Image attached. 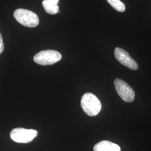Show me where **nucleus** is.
<instances>
[{
    "instance_id": "5",
    "label": "nucleus",
    "mask_w": 151,
    "mask_h": 151,
    "mask_svg": "<svg viewBox=\"0 0 151 151\" xmlns=\"http://www.w3.org/2000/svg\"><path fill=\"white\" fill-rule=\"evenodd\" d=\"M114 85L118 95L123 101L131 103L134 100L135 92L127 83L119 78H116L114 81Z\"/></svg>"
},
{
    "instance_id": "9",
    "label": "nucleus",
    "mask_w": 151,
    "mask_h": 151,
    "mask_svg": "<svg viewBox=\"0 0 151 151\" xmlns=\"http://www.w3.org/2000/svg\"><path fill=\"white\" fill-rule=\"evenodd\" d=\"M107 1L115 10L122 12L125 10V6L120 0H107Z\"/></svg>"
},
{
    "instance_id": "6",
    "label": "nucleus",
    "mask_w": 151,
    "mask_h": 151,
    "mask_svg": "<svg viewBox=\"0 0 151 151\" xmlns=\"http://www.w3.org/2000/svg\"><path fill=\"white\" fill-rule=\"evenodd\" d=\"M114 55L115 58L119 62L132 70H137L138 65L134 60H133L129 53L124 49L116 47L115 49Z\"/></svg>"
},
{
    "instance_id": "1",
    "label": "nucleus",
    "mask_w": 151,
    "mask_h": 151,
    "mask_svg": "<svg viewBox=\"0 0 151 151\" xmlns=\"http://www.w3.org/2000/svg\"><path fill=\"white\" fill-rule=\"evenodd\" d=\"M81 106L84 112L90 116H96L102 107L99 99L91 93H86L82 96Z\"/></svg>"
},
{
    "instance_id": "11",
    "label": "nucleus",
    "mask_w": 151,
    "mask_h": 151,
    "mask_svg": "<svg viewBox=\"0 0 151 151\" xmlns=\"http://www.w3.org/2000/svg\"><path fill=\"white\" fill-rule=\"evenodd\" d=\"M47 1H49V2H52V3L55 4H58V2H59V1H60V0H47Z\"/></svg>"
},
{
    "instance_id": "3",
    "label": "nucleus",
    "mask_w": 151,
    "mask_h": 151,
    "mask_svg": "<svg viewBox=\"0 0 151 151\" xmlns=\"http://www.w3.org/2000/svg\"><path fill=\"white\" fill-rule=\"evenodd\" d=\"M33 59L38 65H52L59 62L62 59V55L56 50H45L35 54Z\"/></svg>"
},
{
    "instance_id": "4",
    "label": "nucleus",
    "mask_w": 151,
    "mask_h": 151,
    "mask_svg": "<svg viewBox=\"0 0 151 151\" xmlns=\"http://www.w3.org/2000/svg\"><path fill=\"white\" fill-rule=\"evenodd\" d=\"M38 135L36 130L27 129L17 128L12 130L10 133V137L14 141L20 143H30Z\"/></svg>"
},
{
    "instance_id": "8",
    "label": "nucleus",
    "mask_w": 151,
    "mask_h": 151,
    "mask_svg": "<svg viewBox=\"0 0 151 151\" xmlns=\"http://www.w3.org/2000/svg\"><path fill=\"white\" fill-rule=\"evenodd\" d=\"M42 5L45 12L49 14H52V15L56 14L60 10L58 4L50 2L47 0H44L42 2Z\"/></svg>"
},
{
    "instance_id": "2",
    "label": "nucleus",
    "mask_w": 151,
    "mask_h": 151,
    "mask_svg": "<svg viewBox=\"0 0 151 151\" xmlns=\"http://www.w3.org/2000/svg\"><path fill=\"white\" fill-rule=\"evenodd\" d=\"M14 16L17 22L26 27H36L39 24L38 15L28 10L18 9L14 12Z\"/></svg>"
},
{
    "instance_id": "10",
    "label": "nucleus",
    "mask_w": 151,
    "mask_h": 151,
    "mask_svg": "<svg viewBox=\"0 0 151 151\" xmlns=\"http://www.w3.org/2000/svg\"><path fill=\"white\" fill-rule=\"evenodd\" d=\"M4 50V44L2 37L0 32V54L3 52Z\"/></svg>"
},
{
    "instance_id": "7",
    "label": "nucleus",
    "mask_w": 151,
    "mask_h": 151,
    "mask_svg": "<svg viewBox=\"0 0 151 151\" xmlns=\"http://www.w3.org/2000/svg\"><path fill=\"white\" fill-rule=\"evenodd\" d=\"M94 151H120L121 148L118 145L108 140L99 142L93 147Z\"/></svg>"
}]
</instances>
